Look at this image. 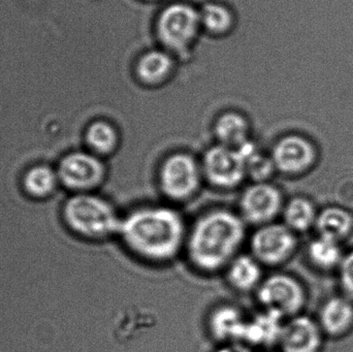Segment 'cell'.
Masks as SVG:
<instances>
[{"mask_svg": "<svg viewBox=\"0 0 353 352\" xmlns=\"http://www.w3.org/2000/svg\"><path fill=\"white\" fill-rule=\"evenodd\" d=\"M118 235L130 252L153 262L175 258L186 243L184 220L175 209L146 206L122 218Z\"/></svg>", "mask_w": 353, "mask_h": 352, "instance_id": "6da1fadb", "label": "cell"}, {"mask_svg": "<svg viewBox=\"0 0 353 352\" xmlns=\"http://www.w3.org/2000/svg\"><path fill=\"white\" fill-rule=\"evenodd\" d=\"M246 227L241 215L217 209L201 215L187 235V254L191 264L205 273L226 268L238 256Z\"/></svg>", "mask_w": 353, "mask_h": 352, "instance_id": "7a4b0ae2", "label": "cell"}, {"mask_svg": "<svg viewBox=\"0 0 353 352\" xmlns=\"http://www.w3.org/2000/svg\"><path fill=\"white\" fill-rule=\"evenodd\" d=\"M62 216L74 235L88 242L118 235L122 221L113 205L93 192L70 194L64 203Z\"/></svg>", "mask_w": 353, "mask_h": 352, "instance_id": "3957f363", "label": "cell"}, {"mask_svg": "<svg viewBox=\"0 0 353 352\" xmlns=\"http://www.w3.org/2000/svg\"><path fill=\"white\" fill-rule=\"evenodd\" d=\"M55 167L60 185L70 194L92 192L103 183L107 175L99 155L86 151H70Z\"/></svg>", "mask_w": 353, "mask_h": 352, "instance_id": "277c9868", "label": "cell"}, {"mask_svg": "<svg viewBox=\"0 0 353 352\" xmlns=\"http://www.w3.org/2000/svg\"><path fill=\"white\" fill-rule=\"evenodd\" d=\"M203 177L196 161L190 155L179 153L168 157L161 165L159 185L170 200L183 202L196 194Z\"/></svg>", "mask_w": 353, "mask_h": 352, "instance_id": "5b68a950", "label": "cell"}, {"mask_svg": "<svg viewBox=\"0 0 353 352\" xmlns=\"http://www.w3.org/2000/svg\"><path fill=\"white\" fill-rule=\"evenodd\" d=\"M257 289V300L263 310L274 312L282 318L294 315L304 305L303 287L288 275H272L261 281Z\"/></svg>", "mask_w": 353, "mask_h": 352, "instance_id": "8992f818", "label": "cell"}, {"mask_svg": "<svg viewBox=\"0 0 353 352\" xmlns=\"http://www.w3.org/2000/svg\"><path fill=\"white\" fill-rule=\"evenodd\" d=\"M201 171L209 183L219 189H232L247 177L244 158L238 149L223 145L207 151Z\"/></svg>", "mask_w": 353, "mask_h": 352, "instance_id": "52a82bcc", "label": "cell"}, {"mask_svg": "<svg viewBox=\"0 0 353 352\" xmlns=\"http://www.w3.org/2000/svg\"><path fill=\"white\" fill-rule=\"evenodd\" d=\"M294 231L286 225H261L251 238V252L261 264L275 266L285 262L296 248Z\"/></svg>", "mask_w": 353, "mask_h": 352, "instance_id": "ba28073f", "label": "cell"}, {"mask_svg": "<svg viewBox=\"0 0 353 352\" xmlns=\"http://www.w3.org/2000/svg\"><path fill=\"white\" fill-rule=\"evenodd\" d=\"M281 208V194L268 182H253L241 196V217L245 222L259 227L268 225L279 214Z\"/></svg>", "mask_w": 353, "mask_h": 352, "instance_id": "9c48e42d", "label": "cell"}, {"mask_svg": "<svg viewBox=\"0 0 353 352\" xmlns=\"http://www.w3.org/2000/svg\"><path fill=\"white\" fill-rule=\"evenodd\" d=\"M201 18L191 6L174 4L163 10L159 23L161 41L174 50L182 49L194 37Z\"/></svg>", "mask_w": 353, "mask_h": 352, "instance_id": "30bf717a", "label": "cell"}, {"mask_svg": "<svg viewBox=\"0 0 353 352\" xmlns=\"http://www.w3.org/2000/svg\"><path fill=\"white\" fill-rule=\"evenodd\" d=\"M314 149L300 136H288L278 142L273 150L276 169L286 175H298L306 171L314 161Z\"/></svg>", "mask_w": 353, "mask_h": 352, "instance_id": "8fae6325", "label": "cell"}, {"mask_svg": "<svg viewBox=\"0 0 353 352\" xmlns=\"http://www.w3.org/2000/svg\"><path fill=\"white\" fill-rule=\"evenodd\" d=\"M321 333L310 318L296 316L284 324L280 337V352H319Z\"/></svg>", "mask_w": 353, "mask_h": 352, "instance_id": "7c38bea8", "label": "cell"}, {"mask_svg": "<svg viewBox=\"0 0 353 352\" xmlns=\"http://www.w3.org/2000/svg\"><path fill=\"white\" fill-rule=\"evenodd\" d=\"M246 324L247 318L238 308L220 306L210 315V334L221 344L243 343Z\"/></svg>", "mask_w": 353, "mask_h": 352, "instance_id": "4fadbf2b", "label": "cell"}, {"mask_svg": "<svg viewBox=\"0 0 353 352\" xmlns=\"http://www.w3.org/2000/svg\"><path fill=\"white\" fill-rule=\"evenodd\" d=\"M283 326L281 316L263 310L250 320H247L243 343L250 347L274 346L279 343Z\"/></svg>", "mask_w": 353, "mask_h": 352, "instance_id": "5bb4252c", "label": "cell"}, {"mask_svg": "<svg viewBox=\"0 0 353 352\" xmlns=\"http://www.w3.org/2000/svg\"><path fill=\"white\" fill-rule=\"evenodd\" d=\"M25 194L34 200H45L53 196L61 185L56 167L49 163L31 165L22 178Z\"/></svg>", "mask_w": 353, "mask_h": 352, "instance_id": "9a60e30c", "label": "cell"}, {"mask_svg": "<svg viewBox=\"0 0 353 352\" xmlns=\"http://www.w3.org/2000/svg\"><path fill=\"white\" fill-rule=\"evenodd\" d=\"M226 269L228 282L236 291H251L261 283V264L252 254H238Z\"/></svg>", "mask_w": 353, "mask_h": 352, "instance_id": "2e32d148", "label": "cell"}, {"mask_svg": "<svg viewBox=\"0 0 353 352\" xmlns=\"http://www.w3.org/2000/svg\"><path fill=\"white\" fill-rule=\"evenodd\" d=\"M321 327L327 334L339 336L350 330L353 322V307L342 298H334L321 309Z\"/></svg>", "mask_w": 353, "mask_h": 352, "instance_id": "e0dca14e", "label": "cell"}, {"mask_svg": "<svg viewBox=\"0 0 353 352\" xmlns=\"http://www.w3.org/2000/svg\"><path fill=\"white\" fill-rule=\"evenodd\" d=\"M315 223L321 237L338 241L352 231L353 220L352 215L343 209L331 207L321 213Z\"/></svg>", "mask_w": 353, "mask_h": 352, "instance_id": "ac0fdd59", "label": "cell"}, {"mask_svg": "<svg viewBox=\"0 0 353 352\" xmlns=\"http://www.w3.org/2000/svg\"><path fill=\"white\" fill-rule=\"evenodd\" d=\"M244 158L246 173L253 182H268L276 167L273 159L261 154L254 144L247 141L236 148Z\"/></svg>", "mask_w": 353, "mask_h": 352, "instance_id": "d6986e66", "label": "cell"}, {"mask_svg": "<svg viewBox=\"0 0 353 352\" xmlns=\"http://www.w3.org/2000/svg\"><path fill=\"white\" fill-rule=\"evenodd\" d=\"M248 126L242 116L226 114L216 124V136L223 146L239 148L247 141Z\"/></svg>", "mask_w": 353, "mask_h": 352, "instance_id": "ffe728a7", "label": "cell"}, {"mask_svg": "<svg viewBox=\"0 0 353 352\" xmlns=\"http://www.w3.org/2000/svg\"><path fill=\"white\" fill-rule=\"evenodd\" d=\"M285 225L292 231H305L316 222L315 209L310 200L304 198H292L284 210Z\"/></svg>", "mask_w": 353, "mask_h": 352, "instance_id": "44dd1931", "label": "cell"}, {"mask_svg": "<svg viewBox=\"0 0 353 352\" xmlns=\"http://www.w3.org/2000/svg\"><path fill=\"white\" fill-rule=\"evenodd\" d=\"M172 60L163 52H149L141 58L138 64V74L144 82L157 84L169 74Z\"/></svg>", "mask_w": 353, "mask_h": 352, "instance_id": "7402d4cb", "label": "cell"}, {"mask_svg": "<svg viewBox=\"0 0 353 352\" xmlns=\"http://www.w3.org/2000/svg\"><path fill=\"white\" fill-rule=\"evenodd\" d=\"M87 146L97 155H107L117 146L118 138L115 130L107 122H94L89 126L85 134Z\"/></svg>", "mask_w": 353, "mask_h": 352, "instance_id": "603a6c76", "label": "cell"}, {"mask_svg": "<svg viewBox=\"0 0 353 352\" xmlns=\"http://www.w3.org/2000/svg\"><path fill=\"white\" fill-rule=\"evenodd\" d=\"M338 241L319 237L309 246L308 253L313 264L319 268L331 269L341 264L342 253Z\"/></svg>", "mask_w": 353, "mask_h": 352, "instance_id": "cb8c5ba5", "label": "cell"}, {"mask_svg": "<svg viewBox=\"0 0 353 352\" xmlns=\"http://www.w3.org/2000/svg\"><path fill=\"white\" fill-rule=\"evenodd\" d=\"M201 21L210 31L220 33L228 30L232 22V17L223 6L208 4L203 8Z\"/></svg>", "mask_w": 353, "mask_h": 352, "instance_id": "d4e9b609", "label": "cell"}, {"mask_svg": "<svg viewBox=\"0 0 353 352\" xmlns=\"http://www.w3.org/2000/svg\"><path fill=\"white\" fill-rule=\"evenodd\" d=\"M340 281L346 295L353 299V252L340 264Z\"/></svg>", "mask_w": 353, "mask_h": 352, "instance_id": "484cf974", "label": "cell"}, {"mask_svg": "<svg viewBox=\"0 0 353 352\" xmlns=\"http://www.w3.org/2000/svg\"><path fill=\"white\" fill-rule=\"evenodd\" d=\"M213 352H252V351L250 346L244 343H228V344L220 345Z\"/></svg>", "mask_w": 353, "mask_h": 352, "instance_id": "4316f807", "label": "cell"}, {"mask_svg": "<svg viewBox=\"0 0 353 352\" xmlns=\"http://www.w3.org/2000/svg\"><path fill=\"white\" fill-rule=\"evenodd\" d=\"M270 352H275V351H270Z\"/></svg>", "mask_w": 353, "mask_h": 352, "instance_id": "83f0119b", "label": "cell"}]
</instances>
